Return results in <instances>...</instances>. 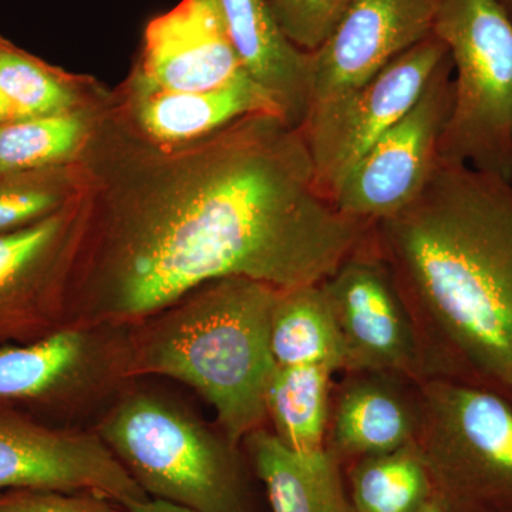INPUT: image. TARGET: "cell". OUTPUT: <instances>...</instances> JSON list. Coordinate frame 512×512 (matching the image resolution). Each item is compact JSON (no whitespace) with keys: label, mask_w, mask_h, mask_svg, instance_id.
Here are the masks:
<instances>
[{"label":"cell","mask_w":512,"mask_h":512,"mask_svg":"<svg viewBox=\"0 0 512 512\" xmlns=\"http://www.w3.org/2000/svg\"><path fill=\"white\" fill-rule=\"evenodd\" d=\"M414 446L453 512H512V397L488 384L431 376L416 383Z\"/></svg>","instance_id":"5b68a950"},{"label":"cell","mask_w":512,"mask_h":512,"mask_svg":"<svg viewBox=\"0 0 512 512\" xmlns=\"http://www.w3.org/2000/svg\"><path fill=\"white\" fill-rule=\"evenodd\" d=\"M373 245L419 328L431 376L512 397V183L439 157Z\"/></svg>","instance_id":"7a4b0ae2"},{"label":"cell","mask_w":512,"mask_h":512,"mask_svg":"<svg viewBox=\"0 0 512 512\" xmlns=\"http://www.w3.org/2000/svg\"><path fill=\"white\" fill-rule=\"evenodd\" d=\"M397 377L350 373L332 414L329 448L339 460L376 456L414 444L419 427L417 390L407 393Z\"/></svg>","instance_id":"e0dca14e"},{"label":"cell","mask_w":512,"mask_h":512,"mask_svg":"<svg viewBox=\"0 0 512 512\" xmlns=\"http://www.w3.org/2000/svg\"><path fill=\"white\" fill-rule=\"evenodd\" d=\"M346 353V372L431 377L412 312L370 242L322 282Z\"/></svg>","instance_id":"9c48e42d"},{"label":"cell","mask_w":512,"mask_h":512,"mask_svg":"<svg viewBox=\"0 0 512 512\" xmlns=\"http://www.w3.org/2000/svg\"><path fill=\"white\" fill-rule=\"evenodd\" d=\"M79 164L64 325L127 328L224 278L322 284L376 224L320 194L301 127L276 114L167 146L133 133L109 101Z\"/></svg>","instance_id":"6da1fadb"},{"label":"cell","mask_w":512,"mask_h":512,"mask_svg":"<svg viewBox=\"0 0 512 512\" xmlns=\"http://www.w3.org/2000/svg\"><path fill=\"white\" fill-rule=\"evenodd\" d=\"M0 512H128L123 505L94 493L52 490L0 491Z\"/></svg>","instance_id":"484cf974"},{"label":"cell","mask_w":512,"mask_h":512,"mask_svg":"<svg viewBox=\"0 0 512 512\" xmlns=\"http://www.w3.org/2000/svg\"><path fill=\"white\" fill-rule=\"evenodd\" d=\"M79 195L43 220L0 234V348L33 342L64 326Z\"/></svg>","instance_id":"8fae6325"},{"label":"cell","mask_w":512,"mask_h":512,"mask_svg":"<svg viewBox=\"0 0 512 512\" xmlns=\"http://www.w3.org/2000/svg\"><path fill=\"white\" fill-rule=\"evenodd\" d=\"M99 329L64 325L55 332L0 348V402L52 407L72 399L96 365L117 362L113 342L101 353Z\"/></svg>","instance_id":"2e32d148"},{"label":"cell","mask_w":512,"mask_h":512,"mask_svg":"<svg viewBox=\"0 0 512 512\" xmlns=\"http://www.w3.org/2000/svg\"><path fill=\"white\" fill-rule=\"evenodd\" d=\"M110 110L137 136L167 146L200 140L249 114L284 117L275 100L247 74L211 92H168L128 74L111 89Z\"/></svg>","instance_id":"5bb4252c"},{"label":"cell","mask_w":512,"mask_h":512,"mask_svg":"<svg viewBox=\"0 0 512 512\" xmlns=\"http://www.w3.org/2000/svg\"><path fill=\"white\" fill-rule=\"evenodd\" d=\"M453 72L448 53L412 109L353 165L333 201L342 214L367 222L386 220L423 190L453 110Z\"/></svg>","instance_id":"ba28073f"},{"label":"cell","mask_w":512,"mask_h":512,"mask_svg":"<svg viewBox=\"0 0 512 512\" xmlns=\"http://www.w3.org/2000/svg\"><path fill=\"white\" fill-rule=\"evenodd\" d=\"M282 289L224 278L194 289L117 340L121 377L164 376L188 384L214 407L238 447L268 419L276 369L271 319Z\"/></svg>","instance_id":"3957f363"},{"label":"cell","mask_w":512,"mask_h":512,"mask_svg":"<svg viewBox=\"0 0 512 512\" xmlns=\"http://www.w3.org/2000/svg\"><path fill=\"white\" fill-rule=\"evenodd\" d=\"M242 70L301 127L312 92L311 53L299 49L276 22L266 0H215Z\"/></svg>","instance_id":"9a60e30c"},{"label":"cell","mask_w":512,"mask_h":512,"mask_svg":"<svg viewBox=\"0 0 512 512\" xmlns=\"http://www.w3.org/2000/svg\"><path fill=\"white\" fill-rule=\"evenodd\" d=\"M124 508L128 512H197L181 507V505L168 503V501L157 500V498H147V500L137 501V503H130Z\"/></svg>","instance_id":"4316f807"},{"label":"cell","mask_w":512,"mask_h":512,"mask_svg":"<svg viewBox=\"0 0 512 512\" xmlns=\"http://www.w3.org/2000/svg\"><path fill=\"white\" fill-rule=\"evenodd\" d=\"M109 101L96 109L2 121L0 173L77 163Z\"/></svg>","instance_id":"7402d4cb"},{"label":"cell","mask_w":512,"mask_h":512,"mask_svg":"<svg viewBox=\"0 0 512 512\" xmlns=\"http://www.w3.org/2000/svg\"><path fill=\"white\" fill-rule=\"evenodd\" d=\"M447 57V46L431 33L356 92L303 121L320 194L335 201L353 165L412 109Z\"/></svg>","instance_id":"52a82bcc"},{"label":"cell","mask_w":512,"mask_h":512,"mask_svg":"<svg viewBox=\"0 0 512 512\" xmlns=\"http://www.w3.org/2000/svg\"><path fill=\"white\" fill-rule=\"evenodd\" d=\"M79 161L60 167L0 173V234L62 210L82 192Z\"/></svg>","instance_id":"cb8c5ba5"},{"label":"cell","mask_w":512,"mask_h":512,"mask_svg":"<svg viewBox=\"0 0 512 512\" xmlns=\"http://www.w3.org/2000/svg\"><path fill=\"white\" fill-rule=\"evenodd\" d=\"M501 2H503L505 9L508 10V13H510L512 18V0H501Z\"/></svg>","instance_id":"f546056e"},{"label":"cell","mask_w":512,"mask_h":512,"mask_svg":"<svg viewBox=\"0 0 512 512\" xmlns=\"http://www.w3.org/2000/svg\"><path fill=\"white\" fill-rule=\"evenodd\" d=\"M333 373L319 365L276 366L266 394V412L275 436L291 450L309 453L326 447Z\"/></svg>","instance_id":"44dd1931"},{"label":"cell","mask_w":512,"mask_h":512,"mask_svg":"<svg viewBox=\"0 0 512 512\" xmlns=\"http://www.w3.org/2000/svg\"><path fill=\"white\" fill-rule=\"evenodd\" d=\"M436 2L353 0L328 39L311 53L312 92L305 120L356 92L430 36Z\"/></svg>","instance_id":"7c38bea8"},{"label":"cell","mask_w":512,"mask_h":512,"mask_svg":"<svg viewBox=\"0 0 512 512\" xmlns=\"http://www.w3.org/2000/svg\"><path fill=\"white\" fill-rule=\"evenodd\" d=\"M128 74L168 92H211L247 73L215 0H180L147 23Z\"/></svg>","instance_id":"4fadbf2b"},{"label":"cell","mask_w":512,"mask_h":512,"mask_svg":"<svg viewBox=\"0 0 512 512\" xmlns=\"http://www.w3.org/2000/svg\"><path fill=\"white\" fill-rule=\"evenodd\" d=\"M433 33L453 62L444 160L512 183V18L501 0H437Z\"/></svg>","instance_id":"8992f818"},{"label":"cell","mask_w":512,"mask_h":512,"mask_svg":"<svg viewBox=\"0 0 512 512\" xmlns=\"http://www.w3.org/2000/svg\"><path fill=\"white\" fill-rule=\"evenodd\" d=\"M97 434L150 498L197 512H254L238 447L163 397L127 394Z\"/></svg>","instance_id":"277c9868"},{"label":"cell","mask_w":512,"mask_h":512,"mask_svg":"<svg viewBox=\"0 0 512 512\" xmlns=\"http://www.w3.org/2000/svg\"><path fill=\"white\" fill-rule=\"evenodd\" d=\"M244 443L272 512H356L343 487L339 457L329 447L299 453L264 429Z\"/></svg>","instance_id":"ac0fdd59"},{"label":"cell","mask_w":512,"mask_h":512,"mask_svg":"<svg viewBox=\"0 0 512 512\" xmlns=\"http://www.w3.org/2000/svg\"><path fill=\"white\" fill-rule=\"evenodd\" d=\"M356 512H419L434 495L416 446L362 457L350 473Z\"/></svg>","instance_id":"603a6c76"},{"label":"cell","mask_w":512,"mask_h":512,"mask_svg":"<svg viewBox=\"0 0 512 512\" xmlns=\"http://www.w3.org/2000/svg\"><path fill=\"white\" fill-rule=\"evenodd\" d=\"M0 96L15 119L96 109L111 89L94 77L53 66L0 36Z\"/></svg>","instance_id":"d6986e66"},{"label":"cell","mask_w":512,"mask_h":512,"mask_svg":"<svg viewBox=\"0 0 512 512\" xmlns=\"http://www.w3.org/2000/svg\"><path fill=\"white\" fill-rule=\"evenodd\" d=\"M271 349L278 366L346 370L345 346L322 284L279 292L271 319Z\"/></svg>","instance_id":"ffe728a7"},{"label":"cell","mask_w":512,"mask_h":512,"mask_svg":"<svg viewBox=\"0 0 512 512\" xmlns=\"http://www.w3.org/2000/svg\"><path fill=\"white\" fill-rule=\"evenodd\" d=\"M8 120H15V117H13L12 111H10L8 104L5 103L3 97L0 96V123Z\"/></svg>","instance_id":"f1b7e54d"},{"label":"cell","mask_w":512,"mask_h":512,"mask_svg":"<svg viewBox=\"0 0 512 512\" xmlns=\"http://www.w3.org/2000/svg\"><path fill=\"white\" fill-rule=\"evenodd\" d=\"M419 512H453L450 505L440 497L439 494L434 493L433 497L427 501L426 505Z\"/></svg>","instance_id":"83f0119b"},{"label":"cell","mask_w":512,"mask_h":512,"mask_svg":"<svg viewBox=\"0 0 512 512\" xmlns=\"http://www.w3.org/2000/svg\"><path fill=\"white\" fill-rule=\"evenodd\" d=\"M276 22L299 49L315 52L353 0H266Z\"/></svg>","instance_id":"d4e9b609"},{"label":"cell","mask_w":512,"mask_h":512,"mask_svg":"<svg viewBox=\"0 0 512 512\" xmlns=\"http://www.w3.org/2000/svg\"><path fill=\"white\" fill-rule=\"evenodd\" d=\"M94 493L126 507L147 500L99 434L56 429L0 402V491Z\"/></svg>","instance_id":"30bf717a"}]
</instances>
